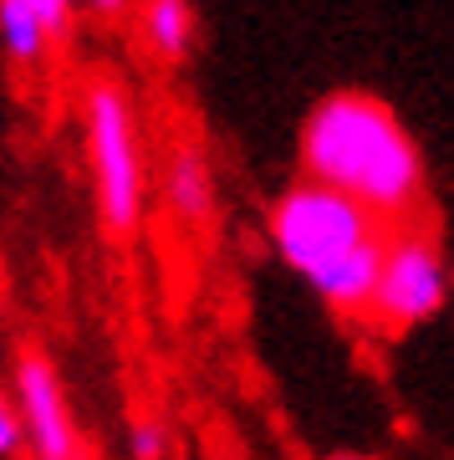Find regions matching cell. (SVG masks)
<instances>
[{"label":"cell","mask_w":454,"mask_h":460,"mask_svg":"<svg viewBox=\"0 0 454 460\" xmlns=\"http://www.w3.org/2000/svg\"><path fill=\"white\" fill-rule=\"evenodd\" d=\"M301 180L337 190L378 226H408L423 205L429 169L414 133L389 102L342 87L327 93L301 123Z\"/></svg>","instance_id":"cell-1"},{"label":"cell","mask_w":454,"mask_h":460,"mask_svg":"<svg viewBox=\"0 0 454 460\" xmlns=\"http://www.w3.org/2000/svg\"><path fill=\"white\" fill-rule=\"evenodd\" d=\"M383 235L389 226H378L362 205L311 180L281 190L266 210V241L276 251V261L296 271L342 317H368Z\"/></svg>","instance_id":"cell-2"},{"label":"cell","mask_w":454,"mask_h":460,"mask_svg":"<svg viewBox=\"0 0 454 460\" xmlns=\"http://www.w3.org/2000/svg\"><path fill=\"white\" fill-rule=\"evenodd\" d=\"M82 138H87V169H92L102 230L113 241H133L148 215V169H144L138 113H133L128 87L118 77L87 83V93H82Z\"/></svg>","instance_id":"cell-3"},{"label":"cell","mask_w":454,"mask_h":460,"mask_svg":"<svg viewBox=\"0 0 454 460\" xmlns=\"http://www.w3.org/2000/svg\"><path fill=\"white\" fill-rule=\"evenodd\" d=\"M450 307V256L429 226H389L368 317L383 332H414Z\"/></svg>","instance_id":"cell-4"},{"label":"cell","mask_w":454,"mask_h":460,"mask_svg":"<svg viewBox=\"0 0 454 460\" xmlns=\"http://www.w3.org/2000/svg\"><path fill=\"white\" fill-rule=\"evenodd\" d=\"M11 399H16L21 420V456L31 460H87V440L77 429L72 399H66V378L51 363L47 348L26 343L11 363Z\"/></svg>","instance_id":"cell-5"},{"label":"cell","mask_w":454,"mask_h":460,"mask_svg":"<svg viewBox=\"0 0 454 460\" xmlns=\"http://www.w3.org/2000/svg\"><path fill=\"white\" fill-rule=\"evenodd\" d=\"M159 199H163V215L179 230H205L214 220V205H220V195H214V164L199 138H179L163 154Z\"/></svg>","instance_id":"cell-6"},{"label":"cell","mask_w":454,"mask_h":460,"mask_svg":"<svg viewBox=\"0 0 454 460\" xmlns=\"http://www.w3.org/2000/svg\"><path fill=\"white\" fill-rule=\"evenodd\" d=\"M133 16H138V41L159 66H184L195 51V0H133Z\"/></svg>","instance_id":"cell-7"},{"label":"cell","mask_w":454,"mask_h":460,"mask_svg":"<svg viewBox=\"0 0 454 460\" xmlns=\"http://www.w3.org/2000/svg\"><path fill=\"white\" fill-rule=\"evenodd\" d=\"M47 47L51 41H47V31L36 26L31 11L16 5V0H0V51H5L16 66H41Z\"/></svg>","instance_id":"cell-8"},{"label":"cell","mask_w":454,"mask_h":460,"mask_svg":"<svg viewBox=\"0 0 454 460\" xmlns=\"http://www.w3.org/2000/svg\"><path fill=\"white\" fill-rule=\"evenodd\" d=\"M169 445H174V435H169V425H163L159 414H138L128 425V456L133 460H169Z\"/></svg>","instance_id":"cell-9"},{"label":"cell","mask_w":454,"mask_h":460,"mask_svg":"<svg viewBox=\"0 0 454 460\" xmlns=\"http://www.w3.org/2000/svg\"><path fill=\"white\" fill-rule=\"evenodd\" d=\"M16 5H26L36 16V26L47 31V41H57V36L72 31V16H77V0H16Z\"/></svg>","instance_id":"cell-10"},{"label":"cell","mask_w":454,"mask_h":460,"mask_svg":"<svg viewBox=\"0 0 454 460\" xmlns=\"http://www.w3.org/2000/svg\"><path fill=\"white\" fill-rule=\"evenodd\" d=\"M21 456V420H16V399L11 389L0 384V460H16Z\"/></svg>","instance_id":"cell-11"},{"label":"cell","mask_w":454,"mask_h":460,"mask_svg":"<svg viewBox=\"0 0 454 460\" xmlns=\"http://www.w3.org/2000/svg\"><path fill=\"white\" fill-rule=\"evenodd\" d=\"M82 5H87L98 21H123L133 11V0H82Z\"/></svg>","instance_id":"cell-12"},{"label":"cell","mask_w":454,"mask_h":460,"mask_svg":"<svg viewBox=\"0 0 454 460\" xmlns=\"http://www.w3.org/2000/svg\"><path fill=\"white\" fill-rule=\"evenodd\" d=\"M327 460H368V456H327Z\"/></svg>","instance_id":"cell-13"}]
</instances>
